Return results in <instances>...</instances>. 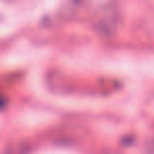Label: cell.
Instances as JSON below:
<instances>
[{
  "mask_svg": "<svg viewBox=\"0 0 154 154\" xmlns=\"http://www.w3.org/2000/svg\"><path fill=\"white\" fill-rule=\"evenodd\" d=\"M117 15L110 7H105L100 12V15L95 20V26L101 33H111L116 26Z\"/></svg>",
  "mask_w": 154,
  "mask_h": 154,
  "instance_id": "obj_1",
  "label": "cell"
}]
</instances>
